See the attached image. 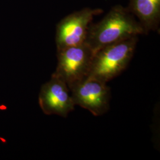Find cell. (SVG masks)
<instances>
[{"label":"cell","instance_id":"cell-2","mask_svg":"<svg viewBox=\"0 0 160 160\" xmlns=\"http://www.w3.org/2000/svg\"><path fill=\"white\" fill-rule=\"evenodd\" d=\"M138 40V36H133L95 52L88 76L106 83L118 76L131 61Z\"/></svg>","mask_w":160,"mask_h":160},{"label":"cell","instance_id":"cell-1","mask_svg":"<svg viewBox=\"0 0 160 160\" xmlns=\"http://www.w3.org/2000/svg\"><path fill=\"white\" fill-rule=\"evenodd\" d=\"M144 34L141 24L127 8L114 6L102 20L90 24L86 42L94 52L105 46Z\"/></svg>","mask_w":160,"mask_h":160},{"label":"cell","instance_id":"cell-4","mask_svg":"<svg viewBox=\"0 0 160 160\" xmlns=\"http://www.w3.org/2000/svg\"><path fill=\"white\" fill-rule=\"evenodd\" d=\"M103 12L102 8H84L63 18L58 23L55 42L57 51L86 42L93 18Z\"/></svg>","mask_w":160,"mask_h":160},{"label":"cell","instance_id":"cell-5","mask_svg":"<svg viewBox=\"0 0 160 160\" xmlns=\"http://www.w3.org/2000/svg\"><path fill=\"white\" fill-rule=\"evenodd\" d=\"M74 104L96 116L106 113L110 108V90L106 82L87 76L69 87Z\"/></svg>","mask_w":160,"mask_h":160},{"label":"cell","instance_id":"cell-3","mask_svg":"<svg viewBox=\"0 0 160 160\" xmlns=\"http://www.w3.org/2000/svg\"><path fill=\"white\" fill-rule=\"evenodd\" d=\"M94 52L86 43L57 51L58 63L53 75L69 87L88 76Z\"/></svg>","mask_w":160,"mask_h":160},{"label":"cell","instance_id":"cell-7","mask_svg":"<svg viewBox=\"0 0 160 160\" xmlns=\"http://www.w3.org/2000/svg\"><path fill=\"white\" fill-rule=\"evenodd\" d=\"M128 10L138 18L144 32L148 34L159 28L160 0H130Z\"/></svg>","mask_w":160,"mask_h":160},{"label":"cell","instance_id":"cell-6","mask_svg":"<svg viewBox=\"0 0 160 160\" xmlns=\"http://www.w3.org/2000/svg\"><path fill=\"white\" fill-rule=\"evenodd\" d=\"M69 92L63 81L52 75L51 80L42 86L39 95V104L43 112L67 118L75 106Z\"/></svg>","mask_w":160,"mask_h":160}]
</instances>
